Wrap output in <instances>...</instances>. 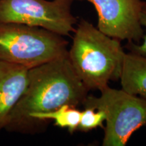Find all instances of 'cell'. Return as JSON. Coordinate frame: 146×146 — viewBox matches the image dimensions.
Masks as SVG:
<instances>
[{
	"label": "cell",
	"instance_id": "obj_1",
	"mask_svg": "<svg viewBox=\"0 0 146 146\" xmlns=\"http://www.w3.org/2000/svg\"><path fill=\"white\" fill-rule=\"evenodd\" d=\"M89 91L74 72L68 54L29 69L26 90L4 131L31 135L33 115L52 112L64 105L77 107Z\"/></svg>",
	"mask_w": 146,
	"mask_h": 146
},
{
	"label": "cell",
	"instance_id": "obj_2",
	"mask_svg": "<svg viewBox=\"0 0 146 146\" xmlns=\"http://www.w3.org/2000/svg\"><path fill=\"white\" fill-rule=\"evenodd\" d=\"M68 56L76 75L89 90L100 91L120 79L126 52L120 40L82 19L73 33Z\"/></svg>",
	"mask_w": 146,
	"mask_h": 146
},
{
	"label": "cell",
	"instance_id": "obj_3",
	"mask_svg": "<svg viewBox=\"0 0 146 146\" xmlns=\"http://www.w3.org/2000/svg\"><path fill=\"white\" fill-rule=\"evenodd\" d=\"M68 41L38 27L0 23V61L31 69L68 54Z\"/></svg>",
	"mask_w": 146,
	"mask_h": 146
},
{
	"label": "cell",
	"instance_id": "obj_4",
	"mask_svg": "<svg viewBox=\"0 0 146 146\" xmlns=\"http://www.w3.org/2000/svg\"><path fill=\"white\" fill-rule=\"evenodd\" d=\"M100 97L87 96L82 105L106 114L103 146H125L132 135L146 127V100L109 86Z\"/></svg>",
	"mask_w": 146,
	"mask_h": 146
},
{
	"label": "cell",
	"instance_id": "obj_5",
	"mask_svg": "<svg viewBox=\"0 0 146 146\" xmlns=\"http://www.w3.org/2000/svg\"><path fill=\"white\" fill-rule=\"evenodd\" d=\"M74 0H0V23L38 27L62 36L75 31L72 13Z\"/></svg>",
	"mask_w": 146,
	"mask_h": 146
},
{
	"label": "cell",
	"instance_id": "obj_6",
	"mask_svg": "<svg viewBox=\"0 0 146 146\" xmlns=\"http://www.w3.org/2000/svg\"><path fill=\"white\" fill-rule=\"evenodd\" d=\"M94 5L98 28L110 37L140 43L144 35L140 23L142 0H85Z\"/></svg>",
	"mask_w": 146,
	"mask_h": 146
},
{
	"label": "cell",
	"instance_id": "obj_7",
	"mask_svg": "<svg viewBox=\"0 0 146 146\" xmlns=\"http://www.w3.org/2000/svg\"><path fill=\"white\" fill-rule=\"evenodd\" d=\"M29 69L0 61V132L8 125L10 116L28 85Z\"/></svg>",
	"mask_w": 146,
	"mask_h": 146
},
{
	"label": "cell",
	"instance_id": "obj_8",
	"mask_svg": "<svg viewBox=\"0 0 146 146\" xmlns=\"http://www.w3.org/2000/svg\"><path fill=\"white\" fill-rule=\"evenodd\" d=\"M120 80L123 90L146 100V58L126 53Z\"/></svg>",
	"mask_w": 146,
	"mask_h": 146
},
{
	"label": "cell",
	"instance_id": "obj_9",
	"mask_svg": "<svg viewBox=\"0 0 146 146\" xmlns=\"http://www.w3.org/2000/svg\"><path fill=\"white\" fill-rule=\"evenodd\" d=\"M105 121L106 114L103 111L91 108H85V109L81 111L77 131L88 132L98 127L104 129V123Z\"/></svg>",
	"mask_w": 146,
	"mask_h": 146
},
{
	"label": "cell",
	"instance_id": "obj_10",
	"mask_svg": "<svg viewBox=\"0 0 146 146\" xmlns=\"http://www.w3.org/2000/svg\"><path fill=\"white\" fill-rule=\"evenodd\" d=\"M140 23L142 27L146 29V1H143L141 12H140ZM142 43H135L133 41H127L125 48L129 53L138 55L146 58V33H144Z\"/></svg>",
	"mask_w": 146,
	"mask_h": 146
}]
</instances>
